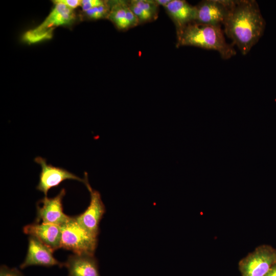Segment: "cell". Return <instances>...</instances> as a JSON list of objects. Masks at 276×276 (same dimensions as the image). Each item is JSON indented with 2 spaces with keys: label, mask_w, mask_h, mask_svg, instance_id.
I'll return each mask as SVG.
<instances>
[{
  "label": "cell",
  "mask_w": 276,
  "mask_h": 276,
  "mask_svg": "<svg viewBox=\"0 0 276 276\" xmlns=\"http://www.w3.org/2000/svg\"><path fill=\"white\" fill-rule=\"evenodd\" d=\"M224 33L246 55L263 35L266 26L254 0L234 1L223 24Z\"/></svg>",
  "instance_id": "6da1fadb"
},
{
  "label": "cell",
  "mask_w": 276,
  "mask_h": 276,
  "mask_svg": "<svg viewBox=\"0 0 276 276\" xmlns=\"http://www.w3.org/2000/svg\"><path fill=\"white\" fill-rule=\"evenodd\" d=\"M221 27L192 22L176 34V47L193 46L218 52L223 59L236 54L232 44L224 37Z\"/></svg>",
  "instance_id": "7a4b0ae2"
},
{
  "label": "cell",
  "mask_w": 276,
  "mask_h": 276,
  "mask_svg": "<svg viewBox=\"0 0 276 276\" xmlns=\"http://www.w3.org/2000/svg\"><path fill=\"white\" fill-rule=\"evenodd\" d=\"M61 248L74 254L94 255L98 243L96 236L83 227L75 217L61 226Z\"/></svg>",
  "instance_id": "3957f363"
},
{
  "label": "cell",
  "mask_w": 276,
  "mask_h": 276,
  "mask_svg": "<svg viewBox=\"0 0 276 276\" xmlns=\"http://www.w3.org/2000/svg\"><path fill=\"white\" fill-rule=\"evenodd\" d=\"M276 262V248L260 245L241 259L238 268L241 276H265Z\"/></svg>",
  "instance_id": "277c9868"
},
{
  "label": "cell",
  "mask_w": 276,
  "mask_h": 276,
  "mask_svg": "<svg viewBox=\"0 0 276 276\" xmlns=\"http://www.w3.org/2000/svg\"><path fill=\"white\" fill-rule=\"evenodd\" d=\"M34 161L41 167L38 183L36 189L47 196L48 191L52 188L58 186L65 180H75L85 182V178H81L76 175L61 167L48 164L46 159L40 156L36 157Z\"/></svg>",
  "instance_id": "5b68a950"
},
{
  "label": "cell",
  "mask_w": 276,
  "mask_h": 276,
  "mask_svg": "<svg viewBox=\"0 0 276 276\" xmlns=\"http://www.w3.org/2000/svg\"><path fill=\"white\" fill-rule=\"evenodd\" d=\"M84 185L90 193L89 204L85 211L75 218L77 222L85 229L92 234L98 236L99 232V224L105 212V207L101 199L100 193L93 189L90 186L85 173Z\"/></svg>",
  "instance_id": "8992f818"
},
{
  "label": "cell",
  "mask_w": 276,
  "mask_h": 276,
  "mask_svg": "<svg viewBox=\"0 0 276 276\" xmlns=\"http://www.w3.org/2000/svg\"><path fill=\"white\" fill-rule=\"evenodd\" d=\"M65 193V189L63 188L54 197L44 196L39 200L37 203L36 222L60 226L67 222L71 217L65 214L63 211L62 199Z\"/></svg>",
  "instance_id": "52a82bcc"
},
{
  "label": "cell",
  "mask_w": 276,
  "mask_h": 276,
  "mask_svg": "<svg viewBox=\"0 0 276 276\" xmlns=\"http://www.w3.org/2000/svg\"><path fill=\"white\" fill-rule=\"evenodd\" d=\"M234 1L204 0L195 6V22L220 26L223 24Z\"/></svg>",
  "instance_id": "ba28073f"
},
{
  "label": "cell",
  "mask_w": 276,
  "mask_h": 276,
  "mask_svg": "<svg viewBox=\"0 0 276 276\" xmlns=\"http://www.w3.org/2000/svg\"><path fill=\"white\" fill-rule=\"evenodd\" d=\"M27 255L23 263L20 265L21 269L30 266L51 267L63 266L53 256V251L33 236L29 237Z\"/></svg>",
  "instance_id": "9c48e42d"
},
{
  "label": "cell",
  "mask_w": 276,
  "mask_h": 276,
  "mask_svg": "<svg viewBox=\"0 0 276 276\" xmlns=\"http://www.w3.org/2000/svg\"><path fill=\"white\" fill-rule=\"evenodd\" d=\"M24 233L33 236L53 251L61 248V226L53 224L34 223L26 225Z\"/></svg>",
  "instance_id": "30bf717a"
},
{
  "label": "cell",
  "mask_w": 276,
  "mask_h": 276,
  "mask_svg": "<svg viewBox=\"0 0 276 276\" xmlns=\"http://www.w3.org/2000/svg\"><path fill=\"white\" fill-rule=\"evenodd\" d=\"M164 8L175 26L176 34L195 21L196 6L190 5L186 1L171 0Z\"/></svg>",
  "instance_id": "8fae6325"
},
{
  "label": "cell",
  "mask_w": 276,
  "mask_h": 276,
  "mask_svg": "<svg viewBox=\"0 0 276 276\" xmlns=\"http://www.w3.org/2000/svg\"><path fill=\"white\" fill-rule=\"evenodd\" d=\"M109 2L110 9L107 19L118 30L127 31L139 25V20L130 9L127 1H109Z\"/></svg>",
  "instance_id": "7c38bea8"
},
{
  "label": "cell",
  "mask_w": 276,
  "mask_h": 276,
  "mask_svg": "<svg viewBox=\"0 0 276 276\" xmlns=\"http://www.w3.org/2000/svg\"><path fill=\"white\" fill-rule=\"evenodd\" d=\"M63 266L67 268L68 276H100L94 255H70Z\"/></svg>",
  "instance_id": "4fadbf2b"
},
{
  "label": "cell",
  "mask_w": 276,
  "mask_h": 276,
  "mask_svg": "<svg viewBox=\"0 0 276 276\" xmlns=\"http://www.w3.org/2000/svg\"><path fill=\"white\" fill-rule=\"evenodd\" d=\"M53 2L55 5L52 10L43 22L33 29L34 31L46 32L55 27L70 25L75 20L74 10L56 1Z\"/></svg>",
  "instance_id": "5bb4252c"
},
{
  "label": "cell",
  "mask_w": 276,
  "mask_h": 276,
  "mask_svg": "<svg viewBox=\"0 0 276 276\" xmlns=\"http://www.w3.org/2000/svg\"><path fill=\"white\" fill-rule=\"evenodd\" d=\"M128 6L137 18L139 25L155 20L158 16L155 15L139 5L136 0L127 1Z\"/></svg>",
  "instance_id": "9a60e30c"
},
{
  "label": "cell",
  "mask_w": 276,
  "mask_h": 276,
  "mask_svg": "<svg viewBox=\"0 0 276 276\" xmlns=\"http://www.w3.org/2000/svg\"><path fill=\"white\" fill-rule=\"evenodd\" d=\"M110 9L109 1H105V3L84 12V16L89 19L98 20L107 18Z\"/></svg>",
  "instance_id": "2e32d148"
},
{
  "label": "cell",
  "mask_w": 276,
  "mask_h": 276,
  "mask_svg": "<svg viewBox=\"0 0 276 276\" xmlns=\"http://www.w3.org/2000/svg\"><path fill=\"white\" fill-rule=\"evenodd\" d=\"M54 29L43 32H36L33 29L26 32L23 36V40L28 43H34L43 40L51 39Z\"/></svg>",
  "instance_id": "e0dca14e"
},
{
  "label": "cell",
  "mask_w": 276,
  "mask_h": 276,
  "mask_svg": "<svg viewBox=\"0 0 276 276\" xmlns=\"http://www.w3.org/2000/svg\"><path fill=\"white\" fill-rule=\"evenodd\" d=\"M105 2V1L103 0H81V7L83 12H85L103 4Z\"/></svg>",
  "instance_id": "ac0fdd59"
},
{
  "label": "cell",
  "mask_w": 276,
  "mask_h": 276,
  "mask_svg": "<svg viewBox=\"0 0 276 276\" xmlns=\"http://www.w3.org/2000/svg\"><path fill=\"white\" fill-rule=\"evenodd\" d=\"M0 276H23V275L15 268H10L7 266L2 265L0 268Z\"/></svg>",
  "instance_id": "d6986e66"
},
{
  "label": "cell",
  "mask_w": 276,
  "mask_h": 276,
  "mask_svg": "<svg viewBox=\"0 0 276 276\" xmlns=\"http://www.w3.org/2000/svg\"><path fill=\"white\" fill-rule=\"evenodd\" d=\"M56 1L62 3L69 8L74 10L78 6H81V0H56Z\"/></svg>",
  "instance_id": "ffe728a7"
},
{
  "label": "cell",
  "mask_w": 276,
  "mask_h": 276,
  "mask_svg": "<svg viewBox=\"0 0 276 276\" xmlns=\"http://www.w3.org/2000/svg\"><path fill=\"white\" fill-rule=\"evenodd\" d=\"M265 276H276V262L271 266Z\"/></svg>",
  "instance_id": "44dd1931"
},
{
  "label": "cell",
  "mask_w": 276,
  "mask_h": 276,
  "mask_svg": "<svg viewBox=\"0 0 276 276\" xmlns=\"http://www.w3.org/2000/svg\"><path fill=\"white\" fill-rule=\"evenodd\" d=\"M157 4L160 6L166 7L171 1V0H155Z\"/></svg>",
  "instance_id": "7402d4cb"
}]
</instances>
